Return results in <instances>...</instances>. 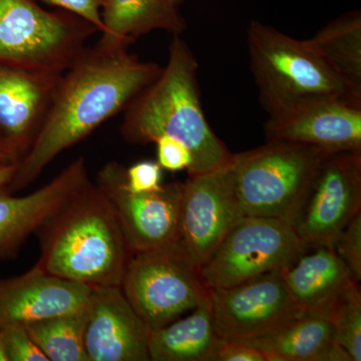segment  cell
<instances>
[{
	"mask_svg": "<svg viewBox=\"0 0 361 361\" xmlns=\"http://www.w3.org/2000/svg\"><path fill=\"white\" fill-rule=\"evenodd\" d=\"M128 47L99 39L59 77L44 122L7 191L14 193L32 184L59 154L127 110L158 78L163 68L140 61Z\"/></svg>",
	"mask_w": 361,
	"mask_h": 361,
	"instance_id": "6da1fadb",
	"label": "cell"
},
{
	"mask_svg": "<svg viewBox=\"0 0 361 361\" xmlns=\"http://www.w3.org/2000/svg\"><path fill=\"white\" fill-rule=\"evenodd\" d=\"M198 61L179 35L169 49L167 66L125 111L121 133L132 144H151L161 135L182 142L191 152L188 176L205 174L233 157L211 129L202 108Z\"/></svg>",
	"mask_w": 361,
	"mask_h": 361,
	"instance_id": "7a4b0ae2",
	"label": "cell"
},
{
	"mask_svg": "<svg viewBox=\"0 0 361 361\" xmlns=\"http://www.w3.org/2000/svg\"><path fill=\"white\" fill-rule=\"evenodd\" d=\"M35 235L40 245L37 267L90 288L121 286L134 254L110 203L92 180Z\"/></svg>",
	"mask_w": 361,
	"mask_h": 361,
	"instance_id": "3957f363",
	"label": "cell"
},
{
	"mask_svg": "<svg viewBox=\"0 0 361 361\" xmlns=\"http://www.w3.org/2000/svg\"><path fill=\"white\" fill-rule=\"evenodd\" d=\"M247 44L259 99L269 116L322 99L361 102L360 94L337 77L306 40L252 21Z\"/></svg>",
	"mask_w": 361,
	"mask_h": 361,
	"instance_id": "277c9868",
	"label": "cell"
},
{
	"mask_svg": "<svg viewBox=\"0 0 361 361\" xmlns=\"http://www.w3.org/2000/svg\"><path fill=\"white\" fill-rule=\"evenodd\" d=\"M329 154L307 145L278 141L233 154L228 173L240 212L289 222L311 177Z\"/></svg>",
	"mask_w": 361,
	"mask_h": 361,
	"instance_id": "5b68a950",
	"label": "cell"
},
{
	"mask_svg": "<svg viewBox=\"0 0 361 361\" xmlns=\"http://www.w3.org/2000/svg\"><path fill=\"white\" fill-rule=\"evenodd\" d=\"M99 32L70 13H51L35 0H0V65L61 75Z\"/></svg>",
	"mask_w": 361,
	"mask_h": 361,
	"instance_id": "8992f818",
	"label": "cell"
},
{
	"mask_svg": "<svg viewBox=\"0 0 361 361\" xmlns=\"http://www.w3.org/2000/svg\"><path fill=\"white\" fill-rule=\"evenodd\" d=\"M201 268L180 241L135 252L121 289L149 331L178 319L207 298Z\"/></svg>",
	"mask_w": 361,
	"mask_h": 361,
	"instance_id": "52a82bcc",
	"label": "cell"
},
{
	"mask_svg": "<svg viewBox=\"0 0 361 361\" xmlns=\"http://www.w3.org/2000/svg\"><path fill=\"white\" fill-rule=\"evenodd\" d=\"M287 221L243 216L201 267L208 288H224L282 270L307 250Z\"/></svg>",
	"mask_w": 361,
	"mask_h": 361,
	"instance_id": "ba28073f",
	"label": "cell"
},
{
	"mask_svg": "<svg viewBox=\"0 0 361 361\" xmlns=\"http://www.w3.org/2000/svg\"><path fill=\"white\" fill-rule=\"evenodd\" d=\"M360 212L361 152H337L320 161L288 223L307 248L332 247Z\"/></svg>",
	"mask_w": 361,
	"mask_h": 361,
	"instance_id": "9c48e42d",
	"label": "cell"
},
{
	"mask_svg": "<svg viewBox=\"0 0 361 361\" xmlns=\"http://www.w3.org/2000/svg\"><path fill=\"white\" fill-rule=\"evenodd\" d=\"M94 184L110 203L134 253L179 241L183 183L133 193L126 185V168L110 161L99 171Z\"/></svg>",
	"mask_w": 361,
	"mask_h": 361,
	"instance_id": "30bf717a",
	"label": "cell"
},
{
	"mask_svg": "<svg viewBox=\"0 0 361 361\" xmlns=\"http://www.w3.org/2000/svg\"><path fill=\"white\" fill-rule=\"evenodd\" d=\"M214 326L221 339L248 341L263 336L298 313L281 270L224 288H209Z\"/></svg>",
	"mask_w": 361,
	"mask_h": 361,
	"instance_id": "8fae6325",
	"label": "cell"
},
{
	"mask_svg": "<svg viewBox=\"0 0 361 361\" xmlns=\"http://www.w3.org/2000/svg\"><path fill=\"white\" fill-rule=\"evenodd\" d=\"M228 163L205 174L188 176L183 183L179 241L200 268L243 217L233 194Z\"/></svg>",
	"mask_w": 361,
	"mask_h": 361,
	"instance_id": "7c38bea8",
	"label": "cell"
},
{
	"mask_svg": "<svg viewBox=\"0 0 361 361\" xmlns=\"http://www.w3.org/2000/svg\"><path fill=\"white\" fill-rule=\"evenodd\" d=\"M267 141L295 142L327 153L361 152V102L330 99L301 104L264 123Z\"/></svg>",
	"mask_w": 361,
	"mask_h": 361,
	"instance_id": "4fadbf2b",
	"label": "cell"
},
{
	"mask_svg": "<svg viewBox=\"0 0 361 361\" xmlns=\"http://www.w3.org/2000/svg\"><path fill=\"white\" fill-rule=\"evenodd\" d=\"M87 310L89 361L149 360V330L120 286L92 288Z\"/></svg>",
	"mask_w": 361,
	"mask_h": 361,
	"instance_id": "5bb4252c",
	"label": "cell"
},
{
	"mask_svg": "<svg viewBox=\"0 0 361 361\" xmlns=\"http://www.w3.org/2000/svg\"><path fill=\"white\" fill-rule=\"evenodd\" d=\"M90 180L80 157L32 193L13 196L6 188L0 189V260L16 257L28 237Z\"/></svg>",
	"mask_w": 361,
	"mask_h": 361,
	"instance_id": "9a60e30c",
	"label": "cell"
},
{
	"mask_svg": "<svg viewBox=\"0 0 361 361\" xmlns=\"http://www.w3.org/2000/svg\"><path fill=\"white\" fill-rule=\"evenodd\" d=\"M90 290L35 265L20 276L0 279V325L27 324L82 310Z\"/></svg>",
	"mask_w": 361,
	"mask_h": 361,
	"instance_id": "2e32d148",
	"label": "cell"
},
{
	"mask_svg": "<svg viewBox=\"0 0 361 361\" xmlns=\"http://www.w3.org/2000/svg\"><path fill=\"white\" fill-rule=\"evenodd\" d=\"M59 77L0 65V134L21 158L44 122Z\"/></svg>",
	"mask_w": 361,
	"mask_h": 361,
	"instance_id": "e0dca14e",
	"label": "cell"
},
{
	"mask_svg": "<svg viewBox=\"0 0 361 361\" xmlns=\"http://www.w3.org/2000/svg\"><path fill=\"white\" fill-rule=\"evenodd\" d=\"M242 341L255 346L267 361H351L334 341L323 307L299 311L263 336Z\"/></svg>",
	"mask_w": 361,
	"mask_h": 361,
	"instance_id": "ac0fdd59",
	"label": "cell"
},
{
	"mask_svg": "<svg viewBox=\"0 0 361 361\" xmlns=\"http://www.w3.org/2000/svg\"><path fill=\"white\" fill-rule=\"evenodd\" d=\"M281 271L292 299L302 310L322 307L355 278L329 246L308 248Z\"/></svg>",
	"mask_w": 361,
	"mask_h": 361,
	"instance_id": "d6986e66",
	"label": "cell"
},
{
	"mask_svg": "<svg viewBox=\"0 0 361 361\" xmlns=\"http://www.w3.org/2000/svg\"><path fill=\"white\" fill-rule=\"evenodd\" d=\"M221 341L208 293L187 317L149 331V360L212 361Z\"/></svg>",
	"mask_w": 361,
	"mask_h": 361,
	"instance_id": "ffe728a7",
	"label": "cell"
},
{
	"mask_svg": "<svg viewBox=\"0 0 361 361\" xmlns=\"http://www.w3.org/2000/svg\"><path fill=\"white\" fill-rule=\"evenodd\" d=\"M101 39L130 45L153 30L180 35L187 25L171 0H106Z\"/></svg>",
	"mask_w": 361,
	"mask_h": 361,
	"instance_id": "44dd1931",
	"label": "cell"
},
{
	"mask_svg": "<svg viewBox=\"0 0 361 361\" xmlns=\"http://www.w3.org/2000/svg\"><path fill=\"white\" fill-rule=\"evenodd\" d=\"M306 42L337 77L361 96L360 11L331 21Z\"/></svg>",
	"mask_w": 361,
	"mask_h": 361,
	"instance_id": "7402d4cb",
	"label": "cell"
},
{
	"mask_svg": "<svg viewBox=\"0 0 361 361\" xmlns=\"http://www.w3.org/2000/svg\"><path fill=\"white\" fill-rule=\"evenodd\" d=\"M87 307L21 325L49 361H89L85 348Z\"/></svg>",
	"mask_w": 361,
	"mask_h": 361,
	"instance_id": "603a6c76",
	"label": "cell"
},
{
	"mask_svg": "<svg viewBox=\"0 0 361 361\" xmlns=\"http://www.w3.org/2000/svg\"><path fill=\"white\" fill-rule=\"evenodd\" d=\"M360 281L353 278L324 306L334 327V341L351 361L361 360Z\"/></svg>",
	"mask_w": 361,
	"mask_h": 361,
	"instance_id": "cb8c5ba5",
	"label": "cell"
},
{
	"mask_svg": "<svg viewBox=\"0 0 361 361\" xmlns=\"http://www.w3.org/2000/svg\"><path fill=\"white\" fill-rule=\"evenodd\" d=\"M0 329L7 361H49L23 325L11 323Z\"/></svg>",
	"mask_w": 361,
	"mask_h": 361,
	"instance_id": "d4e9b609",
	"label": "cell"
},
{
	"mask_svg": "<svg viewBox=\"0 0 361 361\" xmlns=\"http://www.w3.org/2000/svg\"><path fill=\"white\" fill-rule=\"evenodd\" d=\"M334 251L353 272L361 280V212L356 214L341 230L332 244Z\"/></svg>",
	"mask_w": 361,
	"mask_h": 361,
	"instance_id": "484cf974",
	"label": "cell"
},
{
	"mask_svg": "<svg viewBox=\"0 0 361 361\" xmlns=\"http://www.w3.org/2000/svg\"><path fill=\"white\" fill-rule=\"evenodd\" d=\"M157 145V158L161 169L170 172L187 171L193 165V157L190 149L174 137L161 135L155 142Z\"/></svg>",
	"mask_w": 361,
	"mask_h": 361,
	"instance_id": "4316f807",
	"label": "cell"
},
{
	"mask_svg": "<svg viewBox=\"0 0 361 361\" xmlns=\"http://www.w3.org/2000/svg\"><path fill=\"white\" fill-rule=\"evenodd\" d=\"M126 185L133 193L157 191L161 186V168L158 161H137L126 169Z\"/></svg>",
	"mask_w": 361,
	"mask_h": 361,
	"instance_id": "83f0119b",
	"label": "cell"
},
{
	"mask_svg": "<svg viewBox=\"0 0 361 361\" xmlns=\"http://www.w3.org/2000/svg\"><path fill=\"white\" fill-rule=\"evenodd\" d=\"M40 1L58 6L68 13L75 14L94 25L99 32H104L102 9L106 0H40Z\"/></svg>",
	"mask_w": 361,
	"mask_h": 361,
	"instance_id": "f1b7e54d",
	"label": "cell"
},
{
	"mask_svg": "<svg viewBox=\"0 0 361 361\" xmlns=\"http://www.w3.org/2000/svg\"><path fill=\"white\" fill-rule=\"evenodd\" d=\"M212 361H267L265 355L251 344L242 341L222 339Z\"/></svg>",
	"mask_w": 361,
	"mask_h": 361,
	"instance_id": "f546056e",
	"label": "cell"
},
{
	"mask_svg": "<svg viewBox=\"0 0 361 361\" xmlns=\"http://www.w3.org/2000/svg\"><path fill=\"white\" fill-rule=\"evenodd\" d=\"M20 159V152L0 134V167L18 163Z\"/></svg>",
	"mask_w": 361,
	"mask_h": 361,
	"instance_id": "4dcf8cb0",
	"label": "cell"
},
{
	"mask_svg": "<svg viewBox=\"0 0 361 361\" xmlns=\"http://www.w3.org/2000/svg\"><path fill=\"white\" fill-rule=\"evenodd\" d=\"M18 163L0 167V189L8 186L18 170Z\"/></svg>",
	"mask_w": 361,
	"mask_h": 361,
	"instance_id": "1f68e13d",
	"label": "cell"
},
{
	"mask_svg": "<svg viewBox=\"0 0 361 361\" xmlns=\"http://www.w3.org/2000/svg\"><path fill=\"white\" fill-rule=\"evenodd\" d=\"M0 361H7L6 353H4V343H2L1 329H0Z\"/></svg>",
	"mask_w": 361,
	"mask_h": 361,
	"instance_id": "d6a6232c",
	"label": "cell"
},
{
	"mask_svg": "<svg viewBox=\"0 0 361 361\" xmlns=\"http://www.w3.org/2000/svg\"><path fill=\"white\" fill-rule=\"evenodd\" d=\"M176 6H179L182 4L183 0H171Z\"/></svg>",
	"mask_w": 361,
	"mask_h": 361,
	"instance_id": "836d02e7",
	"label": "cell"
}]
</instances>
